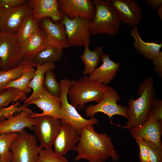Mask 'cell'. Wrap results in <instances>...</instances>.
<instances>
[{
	"instance_id": "obj_3",
	"label": "cell",
	"mask_w": 162,
	"mask_h": 162,
	"mask_svg": "<svg viewBox=\"0 0 162 162\" xmlns=\"http://www.w3.org/2000/svg\"><path fill=\"white\" fill-rule=\"evenodd\" d=\"M70 82L71 85L68 92L70 104L80 110L90 102H99L111 87L92 80L86 75Z\"/></svg>"
},
{
	"instance_id": "obj_39",
	"label": "cell",
	"mask_w": 162,
	"mask_h": 162,
	"mask_svg": "<svg viewBox=\"0 0 162 162\" xmlns=\"http://www.w3.org/2000/svg\"><path fill=\"white\" fill-rule=\"evenodd\" d=\"M157 13L158 16L162 20V5L159 7L157 9Z\"/></svg>"
},
{
	"instance_id": "obj_11",
	"label": "cell",
	"mask_w": 162,
	"mask_h": 162,
	"mask_svg": "<svg viewBox=\"0 0 162 162\" xmlns=\"http://www.w3.org/2000/svg\"><path fill=\"white\" fill-rule=\"evenodd\" d=\"M118 15L121 22L132 27L136 26L142 17V10L135 0H106Z\"/></svg>"
},
{
	"instance_id": "obj_17",
	"label": "cell",
	"mask_w": 162,
	"mask_h": 162,
	"mask_svg": "<svg viewBox=\"0 0 162 162\" xmlns=\"http://www.w3.org/2000/svg\"><path fill=\"white\" fill-rule=\"evenodd\" d=\"M80 136V132L70 125L62 124L53 145L54 152L64 156L70 151H75Z\"/></svg>"
},
{
	"instance_id": "obj_19",
	"label": "cell",
	"mask_w": 162,
	"mask_h": 162,
	"mask_svg": "<svg viewBox=\"0 0 162 162\" xmlns=\"http://www.w3.org/2000/svg\"><path fill=\"white\" fill-rule=\"evenodd\" d=\"M132 136L152 142L162 148V121L148 118L142 125L129 129Z\"/></svg>"
},
{
	"instance_id": "obj_41",
	"label": "cell",
	"mask_w": 162,
	"mask_h": 162,
	"mask_svg": "<svg viewBox=\"0 0 162 162\" xmlns=\"http://www.w3.org/2000/svg\"><path fill=\"white\" fill-rule=\"evenodd\" d=\"M2 67V63L1 59H0V68H1Z\"/></svg>"
},
{
	"instance_id": "obj_1",
	"label": "cell",
	"mask_w": 162,
	"mask_h": 162,
	"mask_svg": "<svg viewBox=\"0 0 162 162\" xmlns=\"http://www.w3.org/2000/svg\"><path fill=\"white\" fill-rule=\"evenodd\" d=\"M80 134L75 161L84 159L89 162H106L109 157L114 162L118 161L119 156L107 134L97 133L94 125H90L83 128Z\"/></svg>"
},
{
	"instance_id": "obj_26",
	"label": "cell",
	"mask_w": 162,
	"mask_h": 162,
	"mask_svg": "<svg viewBox=\"0 0 162 162\" xmlns=\"http://www.w3.org/2000/svg\"><path fill=\"white\" fill-rule=\"evenodd\" d=\"M40 28L33 16L31 10L26 15L16 33L21 45Z\"/></svg>"
},
{
	"instance_id": "obj_7",
	"label": "cell",
	"mask_w": 162,
	"mask_h": 162,
	"mask_svg": "<svg viewBox=\"0 0 162 162\" xmlns=\"http://www.w3.org/2000/svg\"><path fill=\"white\" fill-rule=\"evenodd\" d=\"M120 98V96L117 92L111 87L106 92L99 102L86 107V115L88 117L92 118L94 117L98 113H104L109 117L111 124L113 123L112 118L115 115L121 116L128 119V107L117 103Z\"/></svg>"
},
{
	"instance_id": "obj_34",
	"label": "cell",
	"mask_w": 162,
	"mask_h": 162,
	"mask_svg": "<svg viewBox=\"0 0 162 162\" xmlns=\"http://www.w3.org/2000/svg\"><path fill=\"white\" fill-rule=\"evenodd\" d=\"M162 121V100L153 98L152 107L148 113V118Z\"/></svg>"
},
{
	"instance_id": "obj_23",
	"label": "cell",
	"mask_w": 162,
	"mask_h": 162,
	"mask_svg": "<svg viewBox=\"0 0 162 162\" xmlns=\"http://www.w3.org/2000/svg\"><path fill=\"white\" fill-rule=\"evenodd\" d=\"M130 33L136 50L146 59L152 61L160 52L162 44L143 41L136 26L132 27Z\"/></svg>"
},
{
	"instance_id": "obj_35",
	"label": "cell",
	"mask_w": 162,
	"mask_h": 162,
	"mask_svg": "<svg viewBox=\"0 0 162 162\" xmlns=\"http://www.w3.org/2000/svg\"><path fill=\"white\" fill-rule=\"evenodd\" d=\"M134 139L139 148V156L140 162H149V151L144 140L139 138H135Z\"/></svg>"
},
{
	"instance_id": "obj_14",
	"label": "cell",
	"mask_w": 162,
	"mask_h": 162,
	"mask_svg": "<svg viewBox=\"0 0 162 162\" xmlns=\"http://www.w3.org/2000/svg\"><path fill=\"white\" fill-rule=\"evenodd\" d=\"M34 113L28 108L21 111L17 115L0 120V134L18 133L25 128L34 130L37 118L32 116Z\"/></svg>"
},
{
	"instance_id": "obj_12",
	"label": "cell",
	"mask_w": 162,
	"mask_h": 162,
	"mask_svg": "<svg viewBox=\"0 0 162 162\" xmlns=\"http://www.w3.org/2000/svg\"><path fill=\"white\" fill-rule=\"evenodd\" d=\"M29 1L14 7L1 9V32L16 33L23 19L32 10Z\"/></svg>"
},
{
	"instance_id": "obj_31",
	"label": "cell",
	"mask_w": 162,
	"mask_h": 162,
	"mask_svg": "<svg viewBox=\"0 0 162 162\" xmlns=\"http://www.w3.org/2000/svg\"><path fill=\"white\" fill-rule=\"evenodd\" d=\"M44 85L51 95L60 96L61 92V86L60 83L56 79V76L53 70H49L45 72Z\"/></svg>"
},
{
	"instance_id": "obj_36",
	"label": "cell",
	"mask_w": 162,
	"mask_h": 162,
	"mask_svg": "<svg viewBox=\"0 0 162 162\" xmlns=\"http://www.w3.org/2000/svg\"><path fill=\"white\" fill-rule=\"evenodd\" d=\"M26 0H0V9L10 8L22 4Z\"/></svg>"
},
{
	"instance_id": "obj_20",
	"label": "cell",
	"mask_w": 162,
	"mask_h": 162,
	"mask_svg": "<svg viewBox=\"0 0 162 162\" xmlns=\"http://www.w3.org/2000/svg\"><path fill=\"white\" fill-rule=\"evenodd\" d=\"M100 58L102 64L89 74L88 77L92 80L107 85L116 76L120 64L111 60L109 53H103Z\"/></svg>"
},
{
	"instance_id": "obj_29",
	"label": "cell",
	"mask_w": 162,
	"mask_h": 162,
	"mask_svg": "<svg viewBox=\"0 0 162 162\" xmlns=\"http://www.w3.org/2000/svg\"><path fill=\"white\" fill-rule=\"evenodd\" d=\"M17 135L16 133L0 134V162H11L13 155L10 148Z\"/></svg>"
},
{
	"instance_id": "obj_21",
	"label": "cell",
	"mask_w": 162,
	"mask_h": 162,
	"mask_svg": "<svg viewBox=\"0 0 162 162\" xmlns=\"http://www.w3.org/2000/svg\"><path fill=\"white\" fill-rule=\"evenodd\" d=\"M49 46L46 42L45 34L40 27L21 45L22 60L33 59L40 52Z\"/></svg>"
},
{
	"instance_id": "obj_27",
	"label": "cell",
	"mask_w": 162,
	"mask_h": 162,
	"mask_svg": "<svg viewBox=\"0 0 162 162\" xmlns=\"http://www.w3.org/2000/svg\"><path fill=\"white\" fill-rule=\"evenodd\" d=\"M62 52L63 50L49 46L40 52L33 60L36 64H40L48 62L55 63L62 59Z\"/></svg>"
},
{
	"instance_id": "obj_22",
	"label": "cell",
	"mask_w": 162,
	"mask_h": 162,
	"mask_svg": "<svg viewBox=\"0 0 162 162\" xmlns=\"http://www.w3.org/2000/svg\"><path fill=\"white\" fill-rule=\"evenodd\" d=\"M35 74L31 80L29 87L32 90L30 96L27 98L24 102L25 104H28L39 98L44 87V74L48 70H54L56 68L55 63L48 62L41 64H36Z\"/></svg>"
},
{
	"instance_id": "obj_15",
	"label": "cell",
	"mask_w": 162,
	"mask_h": 162,
	"mask_svg": "<svg viewBox=\"0 0 162 162\" xmlns=\"http://www.w3.org/2000/svg\"><path fill=\"white\" fill-rule=\"evenodd\" d=\"M40 26L46 36L48 45L60 50L68 48L65 29L61 21L53 22L49 18L42 19Z\"/></svg>"
},
{
	"instance_id": "obj_32",
	"label": "cell",
	"mask_w": 162,
	"mask_h": 162,
	"mask_svg": "<svg viewBox=\"0 0 162 162\" xmlns=\"http://www.w3.org/2000/svg\"><path fill=\"white\" fill-rule=\"evenodd\" d=\"M37 162H69L66 157L55 153L52 149L42 148Z\"/></svg>"
},
{
	"instance_id": "obj_9",
	"label": "cell",
	"mask_w": 162,
	"mask_h": 162,
	"mask_svg": "<svg viewBox=\"0 0 162 162\" xmlns=\"http://www.w3.org/2000/svg\"><path fill=\"white\" fill-rule=\"evenodd\" d=\"M92 20L77 17L73 20L64 15L62 21L64 26L69 46H82L91 42L89 31Z\"/></svg>"
},
{
	"instance_id": "obj_13",
	"label": "cell",
	"mask_w": 162,
	"mask_h": 162,
	"mask_svg": "<svg viewBox=\"0 0 162 162\" xmlns=\"http://www.w3.org/2000/svg\"><path fill=\"white\" fill-rule=\"evenodd\" d=\"M60 11L68 18L73 20L77 17L92 20L96 9L91 0H58Z\"/></svg>"
},
{
	"instance_id": "obj_30",
	"label": "cell",
	"mask_w": 162,
	"mask_h": 162,
	"mask_svg": "<svg viewBox=\"0 0 162 162\" xmlns=\"http://www.w3.org/2000/svg\"><path fill=\"white\" fill-rule=\"evenodd\" d=\"M26 94L17 89L9 88L4 89L0 91V108L5 107L12 102H14L20 100H25Z\"/></svg>"
},
{
	"instance_id": "obj_38",
	"label": "cell",
	"mask_w": 162,
	"mask_h": 162,
	"mask_svg": "<svg viewBox=\"0 0 162 162\" xmlns=\"http://www.w3.org/2000/svg\"><path fill=\"white\" fill-rule=\"evenodd\" d=\"M144 1L154 10H156L162 5V0H146Z\"/></svg>"
},
{
	"instance_id": "obj_25",
	"label": "cell",
	"mask_w": 162,
	"mask_h": 162,
	"mask_svg": "<svg viewBox=\"0 0 162 162\" xmlns=\"http://www.w3.org/2000/svg\"><path fill=\"white\" fill-rule=\"evenodd\" d=\"M89 44L84 46V50L80 56L85 65V68L83 72L84 75L90 74L93 73L97 67L102 55L103 53L102 47L97 46L94 50H91Z\"/></svg>"
},
{
	"instance_id": "obj_16",
	"label": "cell",
	"mask_w": 162,
	"mask_h": 162,
	"mask_svg": "<svg viewBox=\"0 0 162 162\" xmlns=\"http://www.w3.org/2000/svg\"><path fill=\"white\" fill-rule=\"evenodd\" d=\"M30 104L35 105L43 111L41 113L34 112L32 115L33 118L49 116L60 120L61 119L62 104L60 97L51 95L44 86L39 98L28 105Z\"/></svg>"
},
{
	"instance_id": "obj_8",
	"label": "cell",
	"mask_w": 162,
	"mask_h": 162,
	"mask_svg": "<svg viewBox=\"0 0 162 162\" xmlns=\"http://www.w3.org/2000/svg\"><path fill=\"white\" fill-rule=\"evenodd\" d=\"M0 59L3 71L17 66L23 60L21 54V45L16 33L0 32Z\"/></svg>"
},
{
	"instance_id": "obj_6",
	"label": "cell",
	"mask_w": 162,
	"mask_h": 162,
	"mask_svg": "<svg viewBox=\"0 0 162 162\" xmlns=\"http://www.w3.org/2000/svg\"><path fill=\"white\" fill-rule=\"evenodd\" d=\"M17 134L10 148L13 155L11 162H37L42 148L38 146L35 136L25 129Z\"/></svg>"
},
{
	"instance_id": "obj_37",
	"label": "cell",
	"mask_w": 162,
	"mask_h": 162,
	"mask_svg": "<svg viewBox=\"0 0 162 162\" xmlns=\"http://www.w3.org/2000/svg\"><path fill=\"white\" fill-rule=\"evenodd\" d=\"M155 72L160 78L162 77V52H160L152 60Z\"/></svg>"
},
{
	"instance_id": "obj_40",
	"label": "cell",
	"mask_w": 162,
	"mask_h": 162,
	"mask_svg": "<svg viewBox=\"0 0 162 162\" xmlns=\"http://www.w3.org/2000/svg\"><path fill=\"white\" fill-rule=\"evenodd\" d=\"M5 108V107L0 108V119L3 116Z\"/></svg>"
},
{
	"instance_id": "obj_28",
	"label": "cell",
	"mask_w": 162,
	"mask_h": 162,
	"mask_svg": "<svg viewBox=\"0 0 162 162\" xmlns=\"http://www.w3.org/2000/svg\"><path fill=\"white\" fill-rule=\"evenodd\" d=\"M35 72V69L33 68L23 72L20 78L10 81L4 89L12 88L26 94L30 93L32 89L29 87V85Z\"/></svg>"
},
{
	"instance_id": "obj_18",
	"label": "cell",
	"mask_w": 162,
	"mask_h": 162,
	"mask_svg": "<svg viewBox=\"0 0 162 162\" xmlns=\"http://www.w3.org/2000/svg\"><path fill=\"white\" fill-rule=\"evenodd\" d=\"M32 14L36 22L39 23L46 18L51 19L55 22L62 21L64 15L59 9V3L56 0H30Z\"/></svg>"
},
{
	"instance_id": "obj_42",
	"label": "cell",
	"mask_w": 162,
	"mask_h": 162,
	"mask_svg": "<svg viewBox=\"0 0 162 162\" xmlns=\"http://www.w3.org/2000/svg\"><path fill=\"white\" fill-rule=\"evenodd\" d=\"M1 9H0V15H1ZM1 32V31H0V32Z\"/></svg>"
},
{
	"instance_id": "obj_10",
	"label": "cell",
	"mask_w": 162,
	"mask_h": 162,
	"mask_svg": "<svg viewBox=\"0 0 162 162\" xmlns=\"http://www.w3.org/2000/svg\"><path fill=\"white\" fill-rule=\"evenodd\" d=\"M34 130L42 148L52 149L62 125L61 120L49 116L37 118Z\"/></svg>"
},
{
	"instance_id": "obj_4",
	"label": "cell",
	"mask_w": 162,
	"mask_h": 162,
	"mask_svg": "<svg viewBox=\"0 0 162 162\" xmlns=\"http://www.w3.org/2000/svg\"><path fill=\"white\" fill-rule=\"evenodd\" d=\"M93 2L96 11L90 26L91 35H116L121 22L116 11L106 0H94Z\"/></svg>"
},
{
	"instance_id": "obj_33",
	"label": "cell",
	"mask_w": 162,
	"mask_h": 162,
	"mask_svg": "<svg viewBox=\"0 0 162 162\" xmlns=\"http://www.w3.org/2000/svg\"><path fill=\"white\" fill-rule=\"evenodd\" d=\"M144 141L149 151V162H162V148L152 142Z\"/></svg>"
},
{
	"instance_id": "obj_24",
	"label": "cell",
	"mask_w": 162,
	"mask_h": 162,
	"mask_svg": "<svg viewBox=\"0 0 162 162\" xmlns=\"http://www.w3.org/2000/svg\"><path fill=\"white\" fill-rule=\"evenodd\" d=\"M36 65L33 59L23 60L17 66L12 69L3 71L0 68V91L10 81L20 78L23 72L33 68Z\"/></svg>"
},
{
	"instance_id": "obj_2",
	"label": "cell",
	"mask_w": 162,
	"mask_h": 162,
	"mask_svg": "<svg viewBox=\"0 0 162 162\" xmlns=\"http://www.w3.org/2000/svg\"><path fill=\"white\" fill-rule=\"evenodd\" d=\"M138 93L139 97L137 99L132 97L128 100V118L124 128L128 130L142 125L148 119L153 98L156 95L152 76L140 83Z\"/></svg>"
},
{
	"instance_id": "obj_5",
	"label": "cell",
	"mask_w": 162,
	"mask_h": 162,
	"mask_svg": "<svg viewBox=\"0 0 162 162\" xmlns=\"http://www.w3.org/2000/svg\"><path fill=\"white\" fill-rule=\"evenodd\" d=\"M59 83L61 90L60 97L62 104L60 120L62 124H68L80 132L86 126L97 124L98 121L97 118L92 117L87 119L84 118L78 113L76 108L68 102V92L71 85L70 80L68 78L63 79Z\"/></svg>"
}]
</instances>
